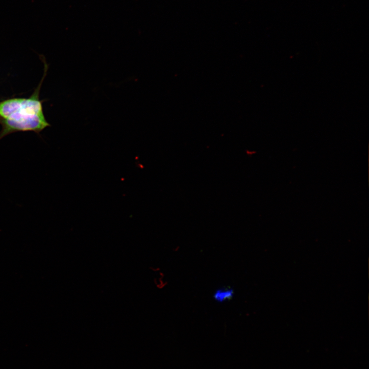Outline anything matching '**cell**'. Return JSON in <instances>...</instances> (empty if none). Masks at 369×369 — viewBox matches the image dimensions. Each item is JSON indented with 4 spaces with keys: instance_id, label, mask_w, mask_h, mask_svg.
Wrapping results in <instances>:
<instances>
[{
    "instance_id": "7a4b0ae2",
    "label": "cell",
    "mask_w": 369,
    "mask_h": 369,
    "mask_svg": "<svg viewBox=\"0 0 369 369\" xmlns=\"http://www.w3.org/2000/svg\"><path fill=\"white\" fill-rule=\"evenodd\" d=\"M234 295L233 289L230 287H221L213 293V299L218 303H223L232 299Z\"/></svg>"
},
{
    "instance_id": "6da1fadb",
    "label": "cell",
    "mask_w": 369,
    "mask_h": 369,
    "mask_svg": "<svg viewBox=\"0 0 369 369\" xmlns=\"http://www.w3.org/2000/svg\"><path fill=\"white\" fill-rule=\"evenodd\" d=\"M44 67L42 80L29 97L11 98L0 101V140L18 132L32 131L39 134L50 126L45 118L39 97L47 70L45 63Z\"/></svg>"
}]
</instances>
